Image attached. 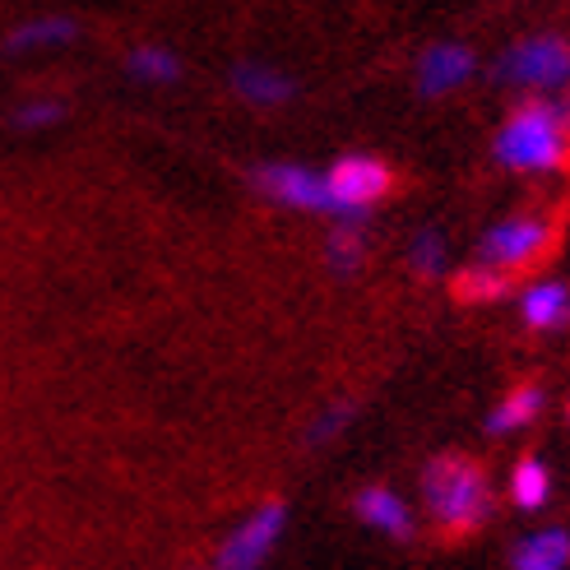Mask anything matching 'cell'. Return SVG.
<instances>
[{
  "label": "cell",
  "mask_w": 570,
  "mask_h": 570,
  "mask_svg": "<svg viewBox=\"0 0 570 570\" xmlns=\"http://www.w3.org/2000/svg\"><path fill=\"white\" fill-rule=\"evenodd\" d=\"M422 501L445 533H469L492 520V488L469 454H436L422 469Z\"/></svg>",
  "instance_id": "obj_1"
},
{
  "label": "cell",
  "mask_w": 570,
  "mask_h": 570,
  "mask_svg": "<svg viewBox=\"0 0 570 570\" xmlns=\"http://www.w3.org/2000/svg\"><path fill=\"white\" fill-rule=\"evenodd\" d=\"M566 139H570V130L561 126L557 107L538 98V102H524L515 117L501 126L492 158L501 167H510V173H552L566 158Z\"/></svg>",
  "instance_id": "obj_2"
},
{
  "label": "cell",
  "mask_w": 570,
  "mask_h": 570,
  "mask_svg": "<svg viewBox=\"0 0 570 570\" xmlns=\"http://www.w3.org/2000/svg\"><path fill=\"white\" fill-rule=\"evenodd\" d=\"M255 186H261L269 199H278V205H288V209L330 214L338 223H366V214L348 209L344 199L334 195L325 173H311V167H297V163H265V167H255Z\"/></svg>",
  "instance_id": "obj_3"
},
{
  "label": "cell",
  "mask_w": 570,
  "mask_h": 570,
  "mask_svg": "<svg viewBox=\"0 0 570 570\" xmlns=\"http://www.w3.org/2000/svg\"><path fill=\"white\" fill-rule=\"evenodd\" d=\"M497 79L515 83V89H529V94H561L570 83V42L538 33V38L505 47L497 61Z\"/></svg>",
  "instance_id": "obj_4"
},
{
  "label": "cell",
  "mask_w": 570,
  "mask_h": 570,
  "mask_svg": "<svg viewBox=\"0 0 570 570\" xmlns=\"http://www.w3.org/2000/svg\"><path fill=\"white\" fill-rule=\"evenodd\" d=\"M548 242H552L548 218H538V214H515V218L497 223L492 233L478 242V255H473V261H478V265H492V269H505V274H515V269H524L529 261H538Z\"/></svg>",
  "instance_id": "obj_5"
},
{
  "label": "cell",
  "mask_w": 570,
  "mask_h": 570,
  "mask_svg": "<svg viewBox=\"0 0 570 570\" xmlns=\"http://www.w3.org/2000/svg\"><path fill=\"white\" fill-rule=\"evenodd\" d=\"M283 524H288V510L278 501H265L250 515L223 538V548L214 557V570H261V561L274 552Z\"/></svg>",
  "instance_id": "obj_6"
},
{
  "label": "cell",
  "mask_w": 570,
  "mask_h": 570,
  "mask_svg": "<svg viewBox=\"0 0 570 570\" xmlns=\"http://www.w3.org/2000/svg\"><path fill=\"white\" fill-rule=\"evenodd\" d=\"M325 177H330L334 195L357 214H366L390 190V167L381 158H366V154H348L344 163H334Z\"/></svg>",
  "instance_id": "obj_7"
},
{
  "label": "cell",
  "mask_w": 570,
  "mask_h": 570,
  "mask_svg": "<svg viewBox=\"0 0 570 570\" xmlns=\"http://www.w3.org/2000/svg\"><path fill=\"white\" fill-rule=\"evenodd\" d=\"M478 61H473V51L460 47V42H436V47H426L422 51V61H417V89L426 98H441V94H454V89H464V83L473 79Z\"/></svg>",
  "instance_id": "obj_8"
},
{
  "label": "cell",
  "mask_w": 570,
  "mask_h": 570,
  "mask_svg": "<svg viewBox=\"0 0 570 570\" xmlns=\"http://www.w3.org/2000/svg\"><path fill=\"white\" fill-rule=\"evenodd\" d=\"M353 510H357L362 524H372V529H381V533H390V538H409V533H413V510H409V501L399 497V492H390V488H362V492L353 497Z\"/></svg>",
  "instance_id": "obj_9"
},
{
  "label": "cell",
  "mask_w": 570,
  "mask_h": 570,
  "mask_svg": "<svg viewBox=\"0 0 570 570\" xmlns=\"http://www.w3.org/2000/svg\"><path fill=\"white\" fill-rule=\"evenodd\" d=\"M570 566V529H538L510 548V570H566Z\"/></svg>",
  "instance_id": "obj_10"
},
{
  "label": "cell",
  "mask_w": 570,
  "mask_h": 570,
  "mask_svg": "<svg viewBox=\"0 0 570 570\" xmlns=\"http://www.w3.org/2000/svg\"><path fill=\"white\" fill-rule=\"evenodd\" d=\"M520 311H524V325L533 330H566L570 325V288L566 283H533V288L520 293Z\"/></svg>",
  "instance_id": "obj_11"
},
{
  "label": "cell",
  "mask_w": 570,
  "mask_h": 570,
  "mask_svg": "<svg viewBox=\"0 0 570 570\" xmlns=\"http://www.w3.org/2000/svg\"><path fill=\"white\" fill-rule=\"evenodd\" d=\"M233 89L250 107H283V102H293L297 83L283 75V70H269V66H237L233 70Z\"/></svg>",
  "instance_id": "obj_12"
},
{
  "label": "cell",
  "mask_w": 570,
  "mask_h": 570,
  "mask_svg": "<svg viewBox=\"0 0 570 570\" xmlns=\"http://www.w3.org/2000/svg\"><path fill=\"white\" fill-rule=\"evenodd\" d=\"M538 413H543V390H538V385H520V390H510L501 404L492 409L488 432L510 436V432H520V426H529Z\"/></svg>",
  "instance_id": "obj_13"
},
{
  "label": "cell",
  "mask_w": 570,
  "mask_h": 570,
  "mask_svg": "<svg viewBox=\"0 0 570 570\" xmlns=\"http://www.w3.org/2000/svg\"><path fill=\"white\" fill-rule=\"evenodd\" d=\"M70 38H75V19H66V14H47V19H28V23H19L14 33H10V42H6V51L61 47V42H70Z\"/></svg>",
  "instance_id": "obj_14"
},
{
  "label": "cell",
  "mask_w": 570,
  "mask_h": 570,
  "mask_svg": "<svg viewBox=\"0 0 570 570\" xmlns=\"http://www.w3.org/2000/svg\"><path fill=\"white\" fill-rule=\"evenodd\" d=\"M510 278L505 269H492V265H464L460 274H454V297L460 302H497V297H505L510 293Z\"/></svg>",
  "instance_id": "obj_15"
},
{
  "label": "cell",
  "mask_w": 570,
  "mask_h": 570,
  "mask_svg": "<svg viewBox=\"0 0 570 570\" xmlns=\"http://www.w3.org/2000/svg\"><path fill=\"white\" fill-rule=\"evenodd\" d=\"M510 492H515V505L520 510H538V505H548V497H552V473H548V464L543 460H520L515 464V478H510Z\"/></svg>",
  "instance_id": "obj_16"
},
{
  "label": "cell",
  "mask_w": 570,
  "mask_h": 570,
  "mask_svg": "<svg viewBox=\"0 0 570 570\" xmlns=\"http://www.w3.org/2000/svg\"><path fill=\"white\" fill-rule=\"evenodd\" d=\"M325 255H330V265L334 274H357L362 261H366V233H362V223H338L330 242H325Z\"/></svg>",
  "instance_id": "obj_17"
},
{
  "label": "cell",
  "mask_w": 570,
  "mask_h": 570,
  "mask_svg": "<svg viewBox=\"0 0 570 570\" xmlns=\"http://www.w3.org/2000/svg\"><path fill=\"white\" fill-rule=\"evenodd\" d=\"M126 70L135 79H145V83H173L181 75V61L167 47H135L126 56Z\"/></svg>",
  "instance_id": "obj_18"
},
{
  "label": "cell",
  "mask_w": 570,
  "mask_h": 570,
  "mask_svg": "<svg viewBox=\"0 0 570 570\" xmlns=\"http://www.w3.org/2000/svg\"><path fill=\"white\" fill-rule=\"evenodd\" d=\"M445 237L436 233V227H422V233L409 242V265L422 274V278H441L445 274Z\"/></svg>",
  "instance_id": "obj_19"
},
{
  "label": "cell",
  "mask_w": 570,
  "mask_h": 570,
  "mask_svg": "<svg viewBox=\"0 0 570 570\" xmlns=\"http://www.w3.org/2000/svg\"><path fill=\"white\" fill-rule=\"evenodd\" d=\"M353 422V404H330L316 422H311V432H306V445H330L344 426Z\"/></svg>",
  "instance_id": "obj_20"
},
{
  "label": "cell",
  "mask_w": 570,
  "mask_h": 570,
  "mask_svg": "<svg viewBox=\"0 0 570 570\" xmlns=\"http://www.w3.org/2000/svg\"><path fill=\"white\" fill-rule=\"evenodd\" d=\"M23 130H38V126H51V121H61V102H28L19 117H14Z\"/></svg>",
  "instance_id": "obj_21"
},
{
  "label": "cell",
  "mask_w": 570,
  "mask_h": 570,
  "mask_svg": "<svg viewBox=\"0 0 570 570\" xmlns=\"http://www.w3.org/2000/svg\"><path fill=\"white\" fill-rule=\"evenodd\" d=\"M552 107H557V117H561V126H566V130H570V98H557V102H552Z\"/></svg>",
  "instance_id": "obj_22"
}]
</instances>
